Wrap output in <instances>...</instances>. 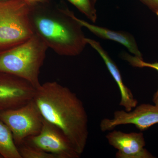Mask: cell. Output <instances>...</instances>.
<instances>
[{
	"instance_id": "cell-13",
	"label": "cell",
	"mask_w": 158,
	"mask_h": 158,
	"mask_svg": "<svg viewBox=\"0 0 158 158\" xmlns=\"http://www.w3.org/2000/svg\"><path fill=\"white\" fill-rule=\"evenodd\" d=\"M21 158H56L55 156L44 151L25 140L17 146Z\"/></svg>"
},
{
	"instance_id": "cell-19",
	"label": "cell",
	"mask_w": 158,
	"mask_h": 158,
	"mask_svg": "<svg viewBox=\"0 0 158 158\" xmlns=\"http://www.w3.org/2000/svg\"><path fill=\"white\" fill-rule=\"evenodd\" d=\"M0 158H3L2 156L1 155V154H0Z\"/></svg>"
},
{
	"instance_id": "cell-5",
	"label": "cell",
	"mask_w": 158,
	"mask_h": 158,
	"mask_svg": "<svg viewBox=\"0 0 158 158\" xmlns=\"http://www.w3.org/2000/svg\"><path fill=\"white\" fill-rule=\"evenodd\" d=\"M0 120L11 131L17 147L39 134L43 124V117L34 100L17 109L0 111Z\"/></svg>"
},
{
	"instance_id": "cell-7",
	"label": "cell",
	"mask_w": 158,
	"mask_h": 158,
	"mask_svg": "<svg viewBox=\"0 0 158 158\" xmlns=\"http://www.w3.org/2000/svg\"><path fill=\"white\" fill-rule=\"evenodd\" d=\"M26 140L56 158H79L81 156L62 131L44 118L39 134Z\"/></svg>"
},
{
	"instance_id": "cell-16",
	"label": "cell",
	"mask_w": 158,
	"mask_h": 158,
	"mask_svg": "<svg viewBox=\"0 0 158 158\" xmlns=\"http://www.w3.org/2000/svg\"><path fill=\"white\" fill-rule=\"evenodd\" d=\"M158 16V0H139Z\"/></svg>"
},
{
	"instance_id": "cell-2",
	"label": "cell",
	"mask_w": 158,
	"mask_h": 158,
	"mask_svg": "<svg viewBox=\"0 0 158 158\" xmlns=\"http://www.w3.org/2000/svg\"><path fill=\"white\" fill-rule=\"evenodd\" d=\"M29 16L35 34L60 56H78L88 44L83 27L68 8L53 6L49 1L30 6Z\"/></svg>"
},
{
	"instance_id": "cell-9",
	"label": "cell",
	"mask_w": 158,
	"mask_h": 158,
	"mask_svg": "<svg viewBox=\"0 0 158 158\" xmlns=\"http://www.w3.org/2000/svg\"><path fill=\"white\" fill-rule=\"evenodd\" d=\"M108 143L117 149L116 158H154L148 150L142 132L126 133L114 130L107 134Z\"/></svg>"
},
{
	"instance_id": "cell-4",
	"label": "cell",
	"mask_w": 158,
	"mask_h": 158,
	"mask_svg": "<svg viewBox=\"0 0 158 158\" xmlns=\"http://www.w3.org/2000/svg\"><path fill=\"white\" fill-rule=\"evenodd\" d=\"M30 6L23 0L0 1V52L18 45L35 34Z\"/></svg>"
},
{
	"instance_id": "cell-12",
	"label": "cell",
	"mask_w": 158,
	"mask_h": 158,
	"mask_svg": "<svg viewBox=\"0 0 158 158\" xmlns=\"http://www.w3.org/2000/svg\"><path fill=\"white\" fill-rule=\"evenodd\" d=\"M0 154L3 158H21L12 134L8 127L0 120Z\"/></svg>"
},
{
	"instance_id": "cell-8",
	"label": "cell",
	"mask_w": 158,
	"mask_h": 158,
	"mask_svg": "<svg viewBox=\"0 0 158 158\" xmlns=\"http://www.w3.org/2000/svg\"><path fill=\"white\" fill-rule=\"evenodd\" d=\"M158 123V106L150 104H142L130 112L117 110L112 119L104 118L100 124L102 132L113 131L121 125L133 124L140 131L148 129Z\"/></svg>"
},
{
	"instance_id": "cell-10",
	"label": "cell",
	"mask_w": 158,
	"mask_h": 158,
	"mask_svg": "<svg viewBox=\"0 0 158 158\" xmlns=\"http://www.w3.org/2000/svg\"><path fill=\"white\" fill-rule=\"evenodd\" d=\"M86 41L88 44L99 54L108 70L118 85L121 97L119 106L123 107L125 110L127 112L131 111L133 108L137 106L138 101L134 98L131 90L123 83L120 71L116 63L111 59L106 51L102 47L99 42L88 38H86Z\"/></svg>"
},
{
	"instance_id": "cell-3",
	"label": "cell",
	"mask_w": 158,
	"mask_h": 158,
	"mask_svg": "<svg viewBox=\"0 0 158 158\" xmlns=\"http://www.w3.org/2000/svg\"><path fill=\"white\" fill-rule=\"evenodd\" d=\"M49 48L35 34L22 43L0 52V72L20 77L38 88L40 69Z\"/></svg>"
},
{
	"instance_id": "cell-20",
	"label": "cell",
	"mask_w": 158,
	"mask_h": 158,
	"mask_svg": "<svg viewBox=\"0 0 158 158\" xmlns=\"http://www.w3.org/2000/svg\"><path fill=\"white\" fill-rule=\"evenodd\" d=\"M6 1V0H0V1Z\"/></svg>"
},
{
	"instance_id": "cell-14",
	"label": "cell",
	"mask_w": 158,
	"mask_h": 158,
	"mask_svg": "<svg viewBox=\"0 0 158 158\" xmlns=\"http://www.w3.org/2000/svg\"><path fill=\"white\" fill-rule=\"evenodd\" d=\"M75 6L80 11L85 15L92 23L97 19L96 9L97 0H67Z\"/></svg>"
},
{
	"instance_id": "cell-17",
	"label": "cell",
	"mask_w": 158,
	"mask_h": 158,
	"mask_svg": "<svg viewBox=\"0 0 158 158\" xmlns=\"http://www.w3.org/2000/svg\"><path fill=\"white\" fill-rule=\"evenodd\" d=\"M23 1L31 7L40 3L46 2L50 0H23Z\"/></svg>"
},
{
	"instance_id": "cell-18",
	"label": "cell",
	"mask_w": 158,
	"mask_h": 158,
	"mask_svg": "<svg viewBox=\"0 0 158 158\" xmlns=\"http://www.w3.org/2000/svg\"><path fill=\"white\" fill-rule=\"evenodd\" d=\"M152 101L156 106H158V96L156 97H153Z\"/></svg>"
},
{
	"instance_id": "cell-11",
	"label": "cell",
	"mask_w": 158,
	"mask_h": 158,
	"mask_svg": "<svg viewBox=\"0 0 158 158\" xmlns=\"http://www.w3.org/2000/svg\"><path fill=\"white\" fill-rule=\"evenodd\" d=\"M75 18L82 27L88 29L97 37L118 42L125 47L134 56L143 59L142 54L139 51L135 37L130 33L124 31H113L95 25L78 18L76 15Z\"/></svg>"
},
{
	"instance_id": "cell-1",
	"label": "cell",
	"mask_w": 158,
	"mask_h": 158,
	"mask_svg": "<svg viewBox=\"0 0 158 158\" xmlns=\"http://www.w3.org/2000/svg\"><path fill=\"white\" fill-rule=\"evenodd\" d=\"M34 100L44 118L61 130L81 155L89 135L88 118L77 94L56 81L47 82L37 88Z\"/></svg>"
},
{
	"instance_id": "cell-15",
	"label": "cell",
	"mask_w": 158,
	"mask_h": 158,
	"mask_svg": "<svg viewBox=\"0 0 158 158\" xmlns=\"http://www.w3.org/2000/svg\"><path fill=\"white\" fill-rule=\"evenodd\" d=\"M120 56V58L128 62L130 65H132L133 67L140 68L148 67L156 69L158 72V62L150 63L144 62L143 59H141L136 56H132L125 52H122L121 53ZM158 96V88L154 94L153 98L156 97Z\"/></svg>"
},
{
	"instance_id": "cell-6",
	"label": "cell",
	"mask_w": 158,
	"mask_h": 158,
	"mask_svg": "<svg viewBox=\"0 0 158 158\" xmlns=\"http://www.w3.org/2000/svg\"><path fill=\"white\" fill-rule=\"evenodd\" d=\"M37 88L25 79L0 72V111L17 109L34 100Z\"/></svg>"
}]
</instances>
